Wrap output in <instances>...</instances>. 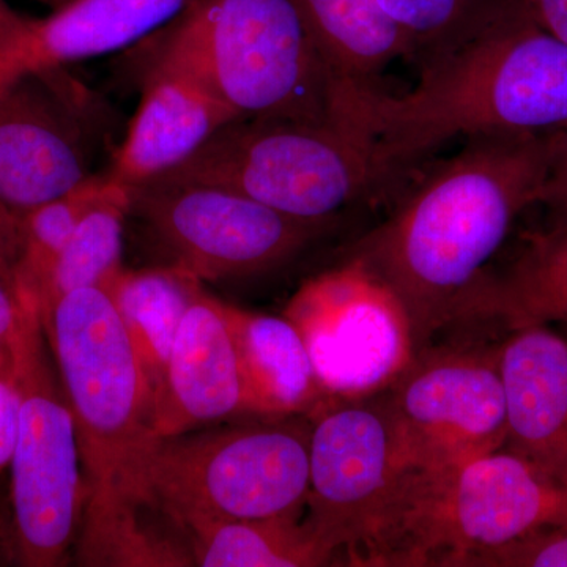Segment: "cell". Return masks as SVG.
Returning <instances> with one entry per match:
<instances>
[{"label": "cell", "instance_id": "obj_1", "mask_svg": "<svg viewBox=\"0 0 567 567\" xmlns=\"http://www.w3.org/2000/svg\"><path fill=\"white\" fill-rule=\"evenodd\" d=\"M548 163L550 133L468 137L354 241L349 257L401 301L415 354L461 320L520 213L540 204Z\"/></svg>", "mask_w": 567, "mask_h": 567}, {"label": "cell", "instance_id": "obj_2", "mask_svg": "<svg viewBox=\"0 0 567 567\" xmlns=\"http://www.w3.org/2000/svg\"><path fill=\"white\" fill-rule=\"evenodd\" d=\"M412 91L338 82L331 118L399 175L446 142L567 126V44L514 2L486 31L423 66Z\"/></svg>", "mask_w": 567, "mask_h": 567}, {"label": "cell", "instance_id": "obj_3", "mask_svg": "<svg viewBox=\"0 0 567 567\" xmlns=\"http://www.w3.org/2000/svg\"><path fill=\"white\" fill-rule=\"evenodd\" d=\"M137 44L145 69L188 74L238 121L333 122L336 78L300 0H192Z\"/></svg>", "mask_w": 567, "mask_h": 567}, {"label": "cell", "instance_id": "obj_4", "mask_svg": "<svg viewBox=\"0 0 567 567\" xmlns=\"http://www.w3.org/2000/svg\"><path fill=\"white\" fill-rule=\"evenodd\" d=\"M308 415L249 416L145 447L134 486L185 525L305 513L309 491Z\"/></svg>", "mask_w": 567, "mask_h": 567}, {"label": "cell", "instance_id": "obj_5", "mask_svg": "<svg viewBox=\"0 0 567 567\" xmlns=\"http://www.w3.org/2000/svg\"><path fill=\"white\" fill-rule=\"evenodd\" d=\"M92 488L134 486L153 429V385L117 301L85 287L40 317Z\"/></svg>", "mask_w": 567, "mask_h": 567}, {"label": "cell", "instance_id": "obj_6", "mask_svg": "<svg viewBox=\"0 0 567 567\" xmlns=\"http://www.w3.org/2000/svg\"><path fill=\"white\" fill-rule=\"evenodd\" d=\"M567 527V488L514 451L496 450L454 468L420 466L391 524L404 567H472L481 555Z\"/></svg>", "mask_w": 567, "mask_h": 567}, {"label": "cell", "instance_id": "obj_7", "mask_svg": "<svg viewBox=\"0 0 567 567\" xmlns=\"http://www.w3.org/2000/svg\"><path fill=\"white\" fill-rule=\"evenodd\" d=\"M393 178L371 142L341 123L237 121L156 181L218 186L292 218L334 223Z\"/></svg>", "mask_w": 567, "mask_h": 567}, {"label": "cell", "instance_id": "obj_8", "mask_svg": "<svg viewBox=\"0 0 567 567\" xmlns=\"http://www.w3.org/2000/svg\"><path fill=\"white\" fill-rule=\"evenodd\" d=\"M13 349L21 393L10 462L14 551L22 566H62L84 506L81 450L43 323L28 295Z\"/></svg>", "mask_w": 567, "mask_h": 567}, {"label": "cell", "instance_id": "obj_9", "mask_svg": "<svg viewBox=\"0 0 567 567\" xmlns=\"http://www.w3.org/2000/svg\"><path fill=\"white\" fill-rule=\"evenodd\" d=\"M130 215L144 223L166 264L199 281L270 274L334 226L292 218L203 183L153 181L130 189Z\"/></svg>", "mask_w": 567, "mask_h": 567}, {"label": "cell", "instance_id": "obj_10", "mask_svg": "<svg viewBox=\"0 0 567 567\" xmlns=\"http://www.w3.org/2000/svg\"><path fill=\"white\" fill-rule=\"evenodd\" d=\"M306 518L350 566L365 535L410 465L388 391L327 398L309 413Z\"/></svg>", "mask_w": 567, "mask_h": 567}, {"label": "cell", "instance_id": "obj_11", "mask_svg": "<svg viewBox=\"0 0 567 567\" xmlns=\"http://www.w3.org/2000/svg\"><path fill=\"white\" fill-rule=\"evenodd\" d=\"M286 317L303 336L328 398L382 393L415 357L401 301L354 257L305 282Z\"/></svg>", "mask_w": 567, "mask_h": 567}, {"label": "cell", "instance_id": "obj_12", "mask_svg": "<svg viewBox=\"0 0 567 567\" xmlns=\"http://www.w3.org/2000/svg\"><path fill=\"white\" fill-rule=\"evenodd\" d=\"M386 391L416 464L454 468L505 446L499 346L425 347Z\"/></svg>", "mask_w": 567, "mask_h": 567}, {"label": "cell", "instance_id": "obj_13", "mask_svg": "<svg viewBox=\"0 0 567 567\" xmlns=\"http://www.w3.org/2000/svg\"><path fill=\"white\" fill-rule=\"evenodd\" d=\"M87 104V92L63 66L0 84L2 210L18 218L99 174Z\"/></svg>", "mask_w": 567, "mask_h": 567}, {"label": "cell", "instance_id": "obj_14", "mask_svg": "<svg viewBox=\"0 0 567 567\" xmlns=\"http://www.w3.org/2000/svg\"><path fill=\"white\" fill-rule=\"evenodd\" d=\"M252 416L229 305L199 292L186 306L153 388V429L173 436Z\"/></svg>", "mask_w": 567, "mask_h": 567}, {"label": "cell", "instance_id": "obj_15", "mask_svg": "<svg viewBox=\"0 0 567 567\" xmlns=\"http://www.w3.org/2000/svg\"><path fill=\"white\" fill-rule=\"evenodd\" d=\"M144 80L140 107L104 173L128 189L173 173L238 121L221 100L182 71L152 66Z\"/></svg>", "mask_w": 567, "mask_h": 567}, {"label": "cell", "instance_id": "obj_16", "mask_svg": "<svg viewBox=\"0 0 567 567\" xmlns=\"http://www.w3.org/2000/svg\"><path fill=\"white\" fill-rule=\"evenodd\" d=\"M499 344L506 450L567 488V338L548 324L507 331Z\"/></svg>", "mask_w": 567, "mask_h": 567}, {"label": "cell", "instance_id": "obj_17", "mask_svg": "<svg viewBox=\"0 0 567 567\" xmlns=\"http://www.w3.org/2000/svg\"><path fill=\"white\" fill-rule=\"evenodd\" d=\"M192 0H70L31 32L17 50L0 54V73L62 69L69 63L136 47L174 20Z\"/></svg>", "mask_w": 567, "mask_h": 567}, {"label": "cell", "instance_id": "obj_18", "mask_svg": "<svg viewBox=\"0 0 567 567\" xmlns=\"http://www.w3.org/2000/svg\"><path fill=\"white\" fill-rule=\"evenodd\" d=\"M78 536L80 566H196L188 529L137 486L87 491Z\"/></svg>", "mask_w": 567, "mask_h": 567}, {"label": "cell", "instance_id": "obj_19", "mask_svg": "<svg viewBox=\"0 0 567 567\" xmlns=\"http://www.w3.org/2000/svg\"><path fill=\"white\" fill-rule=\"evenodd\" d=\"M252 416L309 415L324 393L303 336L287 317L229 305Z\"/></svg>", "mask_w": 567, "mask_h": 567}, {"label": "cell", "instance_id": "obj_20", "mask_svg": "<svg viewBox=\"0 0 567 567\" xmlns=\"http://www.w3.org/2000/svg\"><path fill=\"white\" fill-rule=\"evenodd\" d=\"M461 320H492L507 331L567 323V223L532 235L505 270L487 274Z\"/></svg>", "mask_w": 567, "mask_h": 567}, {"label": "cell", "instance_id": "obj_21", "mask_svg": "<svg viewBox=\"0 0 567 567\" xmlns=\"http://www.w3.org/2000/svg\"><path fill=\"white\" fill-rule=\"evenodd\" d=\"M336 82L379 85L395 61H410L409 44L379 0H300Z\"/></svg>", "mask_w": 567, "mask_h": 567}, {"label": "cell", "instance_id": "obj_22", "mask_svg": "<svg viewBox=\"0 0 567 567\" xmlns=\"http://www.w3.org/2000/svg\"><path fill=\"white\" fill-rule=\"evenodd\" d=\"M186 529L194 565L200 567H315L338 561L305 513L208 522Z\"/></svg>", "mask_w": 567, "mask_h": 567}, {"label": "cell", "instance_id": "obj_23", "mask_svg": "<svg viewBox=\"0 0 567 567\" xmlns=\"http://www.w3.org/2000/svg\"><path fill=\"white\" fill-rule=\"evenodd\" d=\"M110 178V177H107ZM110 188L87 215L62 249L50 278L37 295L40 317L58 303L63 295L85 287L112 290L123 267L125 224L130 216V189L110 178Z\"/></svg>", "mask_w": 567, "mask_h": 567}, {"label": "cell", "instance_id": "obj_24", "mask_svg": "<svg viewBox=\"0 0 567 567\" xmlns=\"http://www.w3.org/2000/svg\"><path fill=\"white\" fill-rule=\"evenodd\" d=\"M203 281L164 264L145 270H123L112 287L130 334L147 368L152 385L158 382L169 357L175 330L186 306Z\"/></svg>", "mask_w": 567, "mask_h": 567}, {"label": "cell", "instance_id": "obj_25", "mask_svg": "<svg viewBox=\"0 0 567 567\" xmlns=\"http://www.w3.org/2000/svg\"><path fill=\"white\" fill-rule=\"evenodd\" d=\"M420 69L464 47L516 0H379Z\"/></svg>", "mask_w": 567, "mask_h": 567}, {"label": "cell", "instance_id": "obj_26", "mask_svg": "<svg viewBox=\"0 0 567 567\" xmlns=\"http://www.w3.org/2000/svg\"><path fill=\"white\" fill-rule=\"evenodd\" d=\"M110 183L106 174H95L78 188L18 216L14 274L33 303L78 224L102 199Z\"/></svg>", "mask_w": 567, "mask_h": 567}, {"label": "cell", "instance_id": "obj_27", "mask_svg": "<svg viewBox=\"0 0 567 567\" xmlns=\"http://www.w3.org/2000/svg\"><path fill=\"white\" fill-rule=\"evenodd\" d=\"M472 567H567V527L546 529L481 555Z\"/></svg>", "mask_w": 567, "mask_h": 567}, {"label": "cell", "instance_id": "obj_28", "mask_svg": "<svg viewBox=\"0 0 567 567\" xmlns=\"http://www.w3.org/2000/svg\"><path fill=\"white\" fill-rule=\"evenodd\" d=\"M540 204L567 223V126L550 133V163Z\"/></svg>", "mask_w": 567, "mask_h": 567}, {"label": "cell", "instance_id": "obj_29", "mask_svg": "<svg viewBox=\"0 0 567 567\" xmlns=\"http://www.w3.org/2000/svg\"><path fill=\"white\" fill-rule=\"evenodd\" d=\"M21 393L13 371L0 375V475L10 468L20 425Z\"/></svg>", "mask_w": 567, "mask_h": 567}, {"label": "cell", "instance_id": "obj_30", "mask_svg": "<svg viewBox=\"0 0 567 567\" xmlns=\"http://www.w3.org/2000/svg\"><path fill=\"white\" fill-rule=\"evenodd\" d=\"M24 305L25 295L14 274V260L0 254V341L17 330Z\"/></svg>", "mask_w": 567, "mask_h": 567}, {"label": "cell", "instance_id": "obj_31", "mask_svg": "<svg viewBox=\"0 0 567 567\" xmlns=\"http://www.w3.org/2000/svg\"><path fill=\"white\" fill-rule=\"evenodd\" d=\"M518 3L544 31L567 44V0H518Z\"/></svg>", "mask_w": 567, "mask_h": 567}, {"label": "cell", "instance_id": "obj_32", "mask_svg": "<svg viewBox=\"0 0 567 567\" xmlns=\"http://www.w3.org/2000/svg\"><path fill=\"white\" fill-rule=\"evenodd\" d=\"M32 22V18L22 17L6 0H0V54L17 50L31 32Z\"/></svg>", "mask_w": 567, "mask_h": 567}, {"label": "cell", "instance_id": "obj_33", "mask_svg": "<svg viewBox=\"0 0 567 567\" xmlns=\"http://www.w3.org/2000/svg\"><path fill=\"white\" fill-rule=\"evenodd\" d=\"M14 251H17V233H14L13 218L0 210V254H6L14 260Z\"/></svg>", "mask_w": 567, "mask_h": 567}, {"label": "cell", "instance_id": "obj_34", "mask_svg": "<svg viewBox=\"0 0 567 567\" xmlns=\"http://www.w3.org/2000/svg\"><path fill=\"white\" fill-rule=\"evenodd\" d=\"M14 333V331H13ZM14 368V349L13 334L10 338L0 341V375L13 371Z\"/></svg>", "mask_w": 567, "mask_h": 567}, {"label": "cell", "instance_id": "obj_35", "mask_svg": "<svg viewBox=\"0 0 567 567\" xmlns=\"http://www.w3.org/2000/svg\"><path fill=\"white\" fill-rule=\"evenodd\" d=\"M41 2L47 3L52 10H58L65 6V3H69L70 0H41Z\"/></svg>", "mask_w": 567, "mask_h": 567}, {"label": "cell", "instance_id": "obj_36", "mask_svg": "<svg viewBox=\"0 0 567 567\" xmlns=\"http://www.w3.org/2000/svg\"><path fill=\"white\" fill-rule=\"evenodd\" d=\"M565 336H566V338H567V323H566V330H565Z\"/></svg>", "mask_w": 567, "mask_h": 567}]
</instances>
